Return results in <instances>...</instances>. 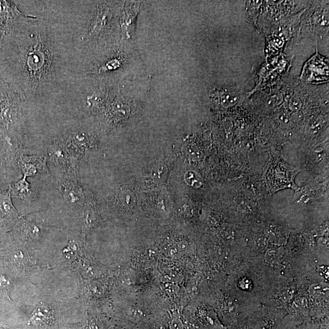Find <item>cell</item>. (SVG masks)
Masks as SVG:
<instances>
[{
    "instance_id": "6da1fadb",
    "label": "cell",
    "mask_w": 329,
    "mask_h": 329,
    "mask_svg": "<svg viewBox=\"0 0 329 329\" xmlns=\"http://www.w3.org/2000/svg\"><path fill=\"white\" fill-rule=\"evenodd\" d=\"M38 16L16 26L8 61L15 88L29 107L53 105L74 77L76 58L61 27L40 4Z\"/></svg>"
},
{
    "instance_id": "7a4b0ae2",
    "label": "cell",
    "mask_w": 329,
    "mask_h": 329,
    "mask_svg": "<svg viewBox=\"0 0 329 329\" xmlns=\"http://www.w3.org/2000/svg\"><path fill=\"white\" fill-rule=\"evenodd\" d=\"M50 155L54 163L71 175L75 173L73 156L61 140L57 139L50 146Z\"/></svg>"
},
{
    "instance_id": "3957f363",
    "label": "cell",
    "mask_w": 329,
    "mask_h": 329,
    "mask_svg": "<svg viewBox=\"0 0 329 329\" xmlns=\"http://www.w3.org/2000/svg\"><path fill=\"white\" fill-rule=\"evenodd\" d=\"M59 190L66 201L76 204L85 199L82 187L74 175L68 176L59 184Z\"/></svg>"
},
{
    "instance_id": "277c9868",
    "label": "cell",
    "mask_w": 329,
    "mask_h": 329,
    "mask_svg": "<svg viewBox=\"0 0 329 329\" xmlns=\"http://www.w3.org/2000/svg\"><path fill=\"white\" fill-rule=\"evenodd\" d=\"M19 163L24 177L26 178L47 171L46 158L38 155H21Z\"/></svg>"
},
{
    "instance_id": "5b68a950",
    "label": "cell",
    "mask_w": 329,
    "mask_h": 329,
    "mask_svg": "<svg viewBox=\"0 0 329 329\" xmlns=\"http://www.w3.org/2000/svg\"><path fill=\"white\" fill-rule=\"evenodd\" d=\"M308 64V81H319L328 79V67L324 62L319 61L318 58H313Z\"/></svg>"
},
{
    "instance_id": "8992f818",
    "label": "cell",
    "mask_w": 329,
    "mask_h": 329,
    "mask_svg": "<svg viewBox=\"0 0 329 329\" xmlns=\"http://www.w3.org/2000/svg\"><path fill=\"white\" fill-rule=\"evenodd\" d=\"M12 194L18 198L32 202L35 199V192L31 184L24 177L19 181L15 182L11 187Z\"/></svg>"
},
{
    "instance_id": "52a82bcc",
    "label": "cell",
    "mask_w": 329,
    "mask_h": 329,
    "mask_svg": "<svg viewBox=\"0 0 329 329\" xmlns=\"http://www.w3.org/2000/svg\"><path fill=\"white\" fill-rule=\"evenodd\" d=\"M0 215L5 219L13 221L18 218V212L11 201L10 193L0 194Z\"/></svg>"
},
{
    "instance_id": "ba28073f",
    "label": "cell",
    "mask_w": 329,
    "mask_h": 329,
    "mask_svg": "<svg viewBox=\"0 0 329 329\" xmlns=\"http://www.w3.org/2000/svg\"><path fill=\"white\" fill-rule=\"evenodd\" d=\"M52 313L47 307L40 306L33 313L31 318L32 324L37 326H46L52 321Z\"/></svg>"
},
{
    "instance_id": "9c48e42d",
    "label": "cell",
    "mask_w": 329,
    "mask_h": 329,
    "mask_svg": "<svg viewBox=\"0 0 329 329\" xmlns=\"http://www.w3.org/2000/svg\"><path fill=\"white\" fill-rule=\"evenodd\" d=\"M238 96L235 93H226L222 96L221 102L224 107L234 106L238 101Z\"/></svg>"
},
{
    "instance_id": "30bf717a",
    "label": "cell",
    "mask_w": 329,
    "mask_h": 329,
    "mask_svg": "<svg viewBox=\"0 0 329 329\" xmlns=\"http://www.w3.org/2000/svg\"><path fill=\"white\" fill-rule=\"evenodd\" d=\"M185 179H186L188 184L192 185L193 187H200L202 184L201 178L196 173L188 172L185 176Z\"/></svg>"
},
{
    "instance_id": "8fae6325",
    "label": "cell",
    "mask_w": 329,
    "mask_h": 329,
    "mask_svg": "<svg viewBox=\"0 0 329 329\" xmlns=\"http://www.w3.org/2000/svg\"><path fill=\"white\" fill-rule=\"evenodd\" d=\"M290 107L293 111H298L301 107V103L300 99L296 97H293L292 100H290Z\"/></svg>"
}]
</instances>
